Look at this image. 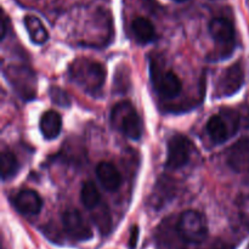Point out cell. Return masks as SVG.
<instances>
[{"mask_svg": "<svg viewBox=\"0 0 249 249\" xmlns=\"http://www.w3.org/2000/svg\"><path fill=\"white\" fill-rule=\"evenodd\" d=\"M70 78L85 92L96 95L106 79L104 66L89 58H78L70 66Z\"/></svg>", "mask_w": 249, "mask_h": 249, "instance_id": "obj_1", "label": "cell"}, {"mask_svg": "<svg viewBox=\"0 0 249 249\" xmlns=\"http://www.w3.org/2000/svg\"><path fill=\"white\" fill-rule=\"evenodd\" d=\"M111 124L131 140H139L142 135V121L129 101H121L113 107Z\"/></svg>", "mask_w": 249, "mask_h": 249, "instance_id": "obj_2", "label": "cell"}, {"mask_svg": "<svg viewBox=\"0 0 249 249\" xmlns=\"http://www.w3.org/2000/svg\"><path fill=\"white\" fill-rule=\"evenodd\" d=\"M240 128V116L232 109H224L221 114H215L207 122V133L212 142L221 145L226 142Z\"/></svg>", "mask_w": 249, "mask_h": 249, "instance_id": "obj_3", "label": "cell"}, {"mask_svg": "<svg viewBox=\"0 0 249 249\" xmlns=\"http://www.w3.org/2000/svg\"><path fill=\"white\" fill-rule=\"evenodd\" d=\"M4 75L18 97L23 100L34 99L36 92V74L31 67L23 65H9Z\"/></svg>", "mask_w": 249, "mask_h": 249, "instance_id": "obj_4", "label": "cell"}, {"mask_svg": "<svg viewBox=\"0 0 249 249\" xmlns=\"http://www.w3.org/2000/svg\"><path fill=\"white\" fill-rule=\"evenodd\" d=\"M178 232L187 243L199 245L208 237V225L204 216L197 211H185L178 221Z\"/></svg>", "mask_w": 249, "mask_h": 249, "instance_id": "obj_5", "label": "cell"}, {"mask_svg": "<svg viewBox=\"0 0 249 249\" xmlns=\"http://www.w3.org/2000/svg\"><path fill=\"white\" fill-rule=\"evenodd\" d=\"M208 31L216 45L220 46V49L223 50L221 58H226L229 55H231L235 49L236 40L235 27H233L232 21L224 16L214 17L209 22Z\"/></svg>", "mask_w": 249, "mask_h": 249, "instance_id": "obj_6", "label": "cell"}, {"mask_svg": "<svg viewBox=\"0 0 249 249\" xmlns=\"http://www.w3.org/2000/svg\"><path fill=\"white\" fill-rule=\"evenodd\" d=\"M151 79L156 91L165 99H173L181 92L182 83L173 71H162L151 65Z\"/></svg>", "mask_w": 249, "mask_h": 249, "instance_id": "obj_7", "label": "cell"}, {"mask_svg": "<svg viewBox=\"0 0 249 249\" xmlns=\"http://www.w3.org/2000/svg\"><path fill=\"white\" fill-rule=\"evenodd\" d=\"M191 157V142L182 135H174L168 141L165 167L177 170L185 167Z\"/></svg>", "mask_w": 249, "mask_h": 249, "instance_id": "obj_8", "label": "cell"}, {"mask_svg": "<svg viewBox=\"0 0 249 249\" xmlns=\"http://www.w3.org/2000/svg\"><path fill=\"white\" fill-rule=\"evenodd\" d=\"M245 83V72L240 62L226 68L216 84V96L229 97L240 91Z\"/></svg>", "mask_w": 249, "mask_h": 249, "instance_id": "obj_9", "label": "cell"}, {"mask_svg": "<svg viewBox=\"0 0 249 249\" xmlns=\"http://www.w3.org/2000/svg\"><path fill=\"white\" fill-rule=\"evenodd\" d=\"M62 224L67 235L73 240L83 242L92 238L91 228L77 209H67L62 215Z\"/></svg>", "mask_w": 249, "mask_h": 249, "instance_id": "obj_10", "label": "cell"}, {"mask_svg": "<svg viewBox=\"0 0 249 249\" xmlns=\"http://www.w3.org/2000/svg\"><path fill=\"white\" fill-rule=\"evenodd\" d=\"M226 163L237 173L249 169V138H242L229 148L226 152Z\"/></svg>", "mask_w": 249, "mask_h": 249, "instance_id": "obj_11", "label": "cell"}, {"mask_svg": "<svg viewBox=\"0 0 249 249\" xmlns=\"http://www.w3.org/2000/svg\"><path fill=\"white\" fill-rule=\"evenodd\" d=\"M14 206L23 215H36L43 208V199L34 190L24 189L16 195Z\"/></svg>", "mask_w": 249, "mask_h": 249, "instance_id": "obj_12", "label": "cell"}, {"mask_svg": "<svg viewBox=\"0 0 249 249\" xmlns=\"http://www.w3.org/2000/svg\"><path fill=\"white\" fill-rule=\"evenodd\" d=\"M96 178L101 186L109 192L117 191L122 185L121 173L109 162H100L97 164Z\"/></svg>", "mask_w": 249, "mask_h": 249, "instance_id": "obj_13", "label": "cell"}, {"mask_svg": "<svg viewBox=\"0 0 249 249\" xmlns=\"http://www.w3.org/2000/svg\"><path fill=\"white\" fill-rule=\"evenodd\" d=\"M39 128H40L41 135L46 140H53L57 138L62 130V118L60 113L53 109L44 112L39 122Z\"/></svg>", "mask_w": 249, "mask_h": 249, "instance_id": "obj_14", "label": "cell"}, {"mask_svg": "<svg viewBox=\"0 0 249 249\" xmlns=\"http://www.w3.org/2000/svg\"><path fill=\"white\" fill-rule=\"evenodd\" d=\"M131 33H133L134 38L139 44L151 43L155 40L156 38V28L155 24L150 21L148 18L143 16H138L133 19L130 24Z\"/></svg>", "mask_w": 249, "mask_h": 249, "instance_id": "obj_15", "label": "cell"}, {"mask_svg": "<svg viewBox=\"0 0 249 249\" xmlns=\"http://www.w3.org/2000/svg\"><path fill=\"white\" fill-rule=\"evenodd\" d=\"M23 23L29 38L36 45H43L48 41L49 33L43 22L38 17L34 16V15H27L23 18Z\"/></svg>", "mask_w": 249, "mask_h": 249, "instance_id": "obj_16", "label": "cell"}, {"mask_svg": "<svg viewBox=\"0 0 249 249\" xmlns=\"http://www.w3.org/2000/svg\"><path fill=\"white\" fill-rule=\"evenodd\" d=\"M19 169V163L12 151L4 148L1 152V179L2 181L11 179L17 174Z\"/></svg>", "mask_w": 249, "mask_h": 249, "instance_id": "obj_17", "label": "cell"}, {"mask_svg": "<svg viewBox=\"0 0 249 249\" xmlns=\"http://www.w3.org/2000/svg\"><path fill=\"white\" fill-rule=\"evenodd\" d=\"M80 201L87 209H95L99 207L100 201H101V195H100L99 190L94 182H84L82 190H80Z\"/></svg>", "mask_w": 249, "mask_h": 249, "instance_id": "obj_18", "label": "cell"}, {"mask_svg": "<svg viewBox=\"0 0 249 249\" xmlns=\"http://www.w3.org/2000/svg\"><path fill=\"white\" fill-rule=\"evenodd\" d=\"M49 96L51 101L60 107H70L71 106V97L67 92L58 87H51L49 89Z\"/></svg>", "mask_w": 249, "mask_h": 249, "instance_id": "obj_19", "label": "cell"}, {"mask_svg": "<svg viewBox=\"0 0 249 249\" xmlns=\"http://www.w3.org/2000/svg\"><path fill=\"white\" fill-rule=\"evenodd\" d=\"M94 220L96 221V225L99 226L102 233H108L109 226H111V218H109L108 211L100 209L97 215H94Z\"/></svg>", "mask_w": 249, "mask_h": 249, "instance_id": "obj_20", "label": "cell"}, {"mask_svg": "<svg viewBox=\"0 0 249 249\" xmlns=\"http://www.w3.org/2000/svg\"><path fill=\"white\" fill-rule=\"evenodd\" d=\"M139 241V226H133L130 230V236H129L128 246L130 249H135L138 246Z\"/></svg>", "mask_w": 249, "mask_h": 249, "instance_id": "obj_21", "label": "cell"}, {"mask_svg": "<svg viewBox=\"0 0 249 249\" xmlns=\"http://www.w3.org/2000/svg\"><path fill=\"white\" fill-rule=\"evenodd\" d=\"M174 1H178V2H182V1H186V0H174Z\"/></svg>", "mask_w": 249, "mask_h": 249, "instance_id": "obj_22", "label": "cell"}]
</instances>
